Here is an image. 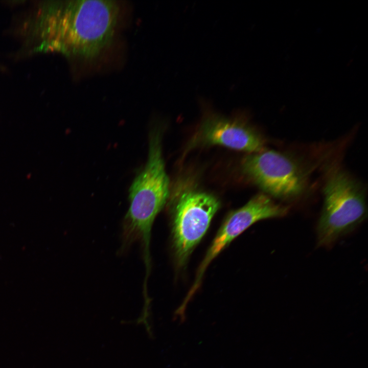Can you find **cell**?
<instances>
[{
    "label": "cell",
    "mask_w": 368,
    "mask_h": 368,
    "mask_svg": "<svg viewBox=\"0 0 368 368\" xmlns=\"http://www.w3.org/2000/svg\"><path fill=\"white\" fill-rule=\"evenodd\" d=\"M169 196V179L162 155V134L155 128L149 134L147 162L129 189V206L122 224V252L140 242L149 250L153 223Z\"/></svg>",
    "instance_id": "2"
},
{
    "label": "cell",
    "mask_w": 368,
    "mask_h": 368,
    "mask_svg": "<svg viewBox=\"0 0 368 368\" xmlns=\"http://www.w3.org/2000/svg\"><path fill=\"white\" fill-rule=\"evenodd\" d=\"M220 207L214 196L188 190L174 202L171 211L173 247L176 263L183 266L206 232Z\"/></svg>",
    "instance_id": "5"
},
{
    "label": "cell",
    "mask_w": 368,
    "mask_h": 368,
    "mask_svg": "<svg viewBox=\"0 0 368 368\" xmlns=\"http://www.w3.org/2000/svg\"><path fill=\"white\" fill-rule=\"evenodd\" d=\"M242 169L247 177L268 196L292 200L303 194L307 174L301 165L284 153L265 149L249 153Z\"/></svg>",
    "instance_id": "4"
},
{
    "label": "cell",
    "mask_w": 368,
    "mask_h": 368,
    "mask_svg": "<svg viewBox=\"0 0 368 368\" xmlns=\"http://www.w3.org/2000/svg\"><path fill=\"white\" fill-rule=\"evenodd\" d=\"M119 13L118 4L111 0L48 2L33 24L38 40L34 50L93 58L112 41Z\"/></svg>",
    "instance_id": "1"
},
{
    "label": "cell",
    "mask_w": 368,
    "mask_h": 368,
    "mask_svg": "<svg viewBox=\"0 0 368 368\" xmlns=\"http://www.w3.org/2000/svg\"><path fill=\"white\" fill-rule=\"evenodd\" d=\"M287 206L278 203L264 193L252 197L241 208L232 212L223 222L207 251L186 299L190 300L199 287L203 274L210 263L235 238L255 222L279 218L288 213Z\"/></svg>",
    "instance_id": "6"
},
{
    "label": "cell",
    "mask_w": 368,
    "mask_h": 368,
    "mask_svg": "<svg viewBox=\"0 0 368 368\" xmlns=\"http://www.w3.org/2000/svg\"><path fill=\"white\" fill-rule=\"evenodd\" d=\"M324 201L316 226L318 246H331L366 218L364 189L342 170L333 171L324 188Z\"/></svg>",
    "instance_id": "3"
},
{
    "label": "cell",
    "mask_w": 368,
    "mask_h": 368,
    "mask_svg": "<svg viewBox=\"0 0 368 368\" xmlns=\"http://www.w3.org/2000/svg\"><path fill=\"white\" fill-rule=\"evenodd\" d=\"M191 144L220 145L252 153L265 149V140L248 123L237 119L214 117L204 121Z\"/></svg>",
    "instance_id": "7"
}]
</instances>
